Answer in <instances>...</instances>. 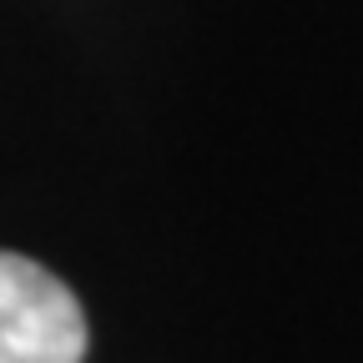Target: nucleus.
<instances>
[{
  "label": "nucleus",
  "mask_w": 363,
  "mask_h": 363,
  "mask_svg": "<svg viewBox=\"0 0 363 363\" xmlns=\"http://www.w3.org/2000/svg\"><path fill=\"white\" fill-rule=\"evenodd\" d=\"M86 313L56 272L26 252L0 257V363H86Z\"/></svg>",
  "instance_id": "obj_1"
}]
</instances>
